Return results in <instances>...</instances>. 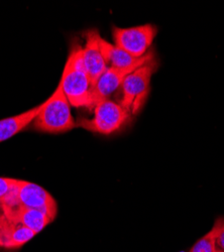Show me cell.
Masks as SVG:
<instances>
[{"instance_id": "5b68a950", "label": "cell", "mask_w": 224, "mask_h": 252, "mask_svg": "<svg viewBox=\"0 0 224 252\" xmlns=\"http://www.w3.org/2000/svg\"><path fill=\"white\" fill-rule=\"evenodd\" d=\"M157 33V27L150 24L128 29L114 27L112 30L114 46L135 58H142L149 53Z\"/></svg>"}, {"instance_id": "2e32d148", "label": "cell", "mask_w": 224, "mask_h": 252, "mask_svg": "<svg viewBox=\"0 0 224 252\" xmlns=\"http://www.w3.org/2000/svg\"><path fill=\"white\" fill-rule=\"evenodd\" d=\"M0 247L4 248V239H3V234H2L1 229H0Z\"/></svg>"}, {"instance_id": "e0dca14e", "label": "cell", "mask_w": 224, "mask_h": 252, "mask_svg": "<svg viewBox=\"0 0 224 252\" xmlns=\"http://www.w3.org/2000/svg\"><path fill=\"white\" fill-rule=\"evenodd\" d=\"M216 252H218V251H216Z\"/></svg>"}, {"instance_id": "5bb4252c", "label": "cell", "mask_w": 224, "mask_h": 252, "mask_svg": "<svg viewBox=\"0 0 224 252\" xmlns=\"http://www.w3.org/2000/svg\"><path fill=\"white\" fill-rule=\"evenodd\" d=\"M16 179L10 178H1L0 177V229L8 222V220L4 216L2 203L6 195L11 191V189L15 186Z\"/></svg>"}, {"instance_id": "4fadbf2b", "label": "cell", "mask_w": 224, "mask_h": 252, "mask_svg": "<svg viewBox=\"0 0 224 252\" xmlns=\"http://www.w3.org/2000/svg\"><path fill=\"white\" fill-rule=\"evenodd\" d=\"M189 252H216L215 247V228L214 226L209 232L200 238L190 249Z\"/></svg>"}, {"instance_id": "3957f363", "label": "cell", "mask_w": 224, "mask_h": 252, "mask_svg": "<svg viewBox=\"0 0 224 252\" xmlns=\"http://www.w3.org/2000/svg\"><path fill=\"white\" fill-rule=\"evenodd\" d=\"M158 67V62L154 59L129 74L122 83L118 104L130 116L137 114L144 106L150 93L152 77Z\"/></svg>"}, {"instance_id": "8fae6325", "label": "cell", "mask_w": 224, "mask_h": 252, "mask_svg": "<svg viewBox=\"0 0 224 252\" xmlns=\"http://www.w3.org/2000/svg\"><path fill=\"white\" fill-rule=\"evenodd\" d=\"M42 107L43 103L26 112L0 119V143L10 139L26 129L31 123L33 122Z\"/></svg>"}, {"instance_id": "9c48e42d", "label": "cell", "mask_w": 224, "mask_h": 252, "mask_svg": "<svg viewBox=\"0 0 224 252\" xmlns=\"http://www.w3.org/2000/svg\"><path fill=\"white\" fill-rule=\"evenodd\" d=\"M99 48L106 65L108 67H113L117 69L140 67L155 59V54L153 52H149L142 58H135L127 53L126 51L108 43V41H106L102 37H100Z\"/></svg>"}, {"instance_id": "9a60e30c", "label": "cell", "mask_w": 224, "mask_h": 252, "mask_svg": "<svg viewBox=\"0 0 224 252\" xmlns=\"http://www.w3.org/2000/svg\"><path fill=\"white\" fill-rule=\"evenodd\" d=\"M215 247L216 251L224 252V218L215 221Z\"/></svg>"}, {"instance_id": "8992f818", "label": "cell", "mask_w": 224, "mask_h": 252, "mask_svg": "<svg viewBox=\"0 0 224 252\" xmlns=\"http://www.w3.org/2000/svg\"><path fill=\"white\" fill-rule=\"evenodd\" d=\"M15 195L20 206L42 211L53 221L57 217V202L43 187L32 182L17 180L15 184Z\"/></svg>"}, {"instance_id": "6da1fadb", "label": "cell", "mask_w": 224, "mask_h": 252, "mask_svg": "<svg viewBox=\"0 0 224 252\" xmlns=\"http://www.w3.org/2000/svg\"><path fill=\"white\" fill-rule=\"evenodd\" d=\"M60 84L71 106L91 109V83L84 64V50L80 45L71 48Z\"/></svg>"}, {"instance_id": "52a82bcc", "label": "cell", "mask_w": 224, "mask_h": 252, "mask_svg": "<svg viewBox=\"0 0 224 252\" xmlns=\"http://www.w3.org/2000/svg\"><path fill=\"white\" fill-rule=\"evenodd\" d=\"M86 38L84 50V64L91 83V89L96 85L97 81L101 77L108 66L103 59L99 48L100 33L97 30H89L84 32Z\"/></svg>"}, {"instance_id": "7c38bea8", "label": "cell", "mask_w": 224, "mask_h": 252, "mask_svg": "<svg viewBox=\"0 0 224 252\" xmlns=\"http://www.w3.org/2000/svg\"><path fill=\"white\" fill-rule=\"evenodd\" d=\"M1 231L4 239V248L6 249L20 248L36 235L32 230L25 225L10 221L3 226Z\"/></svg>"}, {"instance_id": "7a4b0ae2", "label": "cell", "mask_w": 224, "mask_h": 252, "mask_svg": "<svg viewBox=\"0 0 224 252\" xmlns=\"http://www.w3.org/2000/svg\"><path fill=\"white\" fill-rule=\"evenodd\" d=\"M33 128L44 133H64L77 127L71 105L59 82L54 93L43 102V107L32 122Z\"/></svg>"}, {"instance_id": "ba28073f", "label": "cell", "mask_w": 224, "mask_h": 252, "mask_svg": "<svg viewBox=\"0 0 224 252\" xmlns=\"http://www.w3.org/2000/svg\"><path fill=\"white\" fill-rule=\"evenodd\" d=\"M141 67V66H140ZM139 67H131L128 69H117L113 67H108L106 71L101 75L97 81L96 85L91 89L92 97V107L95 104L101 100L109 99V96L112 95L117 89H119L125 82L127 77L134 72Z\"/></svg>"}, {"instance_id": "30bf717a", "label": "cell", "mask_w": 224, "mask_h": 252, "mask_svg": "<svg viewBox=\"0 0 224 252\" xmlns=\"http://www.w3.org/2000/svg\"><path fill=\"white\" fill-rule=\"evenodd\" d=\"M5 218L10 222H17L25 225L32 230L35 234L42 232L51 222H53V220L44 212L20 205L5 212Z\"/></svg>"}, {"instance_id": "277c9868", "label": "cell", "mask_w": 224, "mask_h": 252, "mask_svg": "<svg viewBox=\"0 0 224 252\" xmlns=\"http://www.w3.org/2000/svg\"><path fill=\"white\" fill-rule=\"evenodd\" d=\"M94 116L90 119L80 118L77 127L93 133L109 135L119 130L131 117L117 102L104 99L97 102L93 107Z\"/></svg>"}]
</instances>
